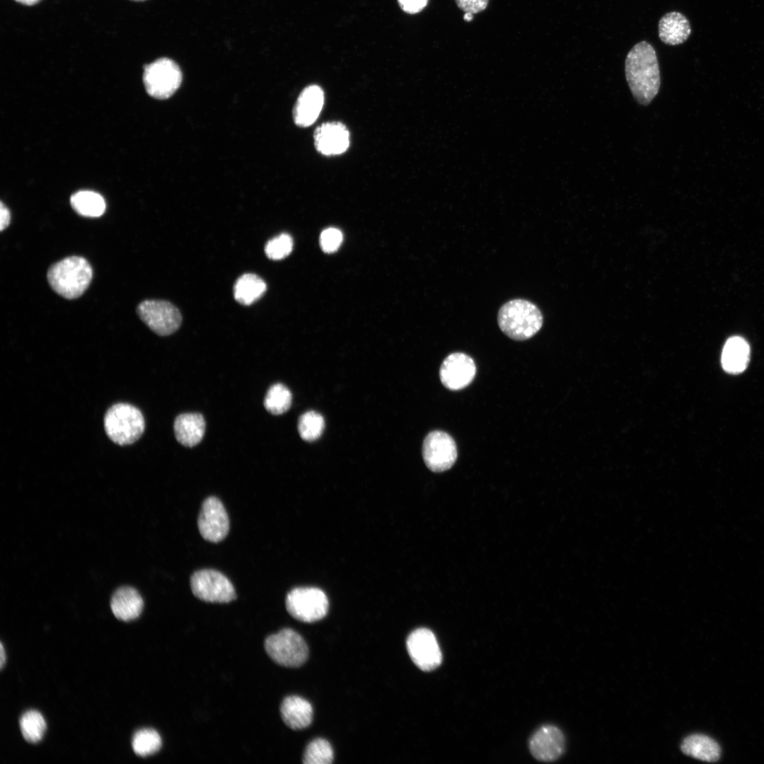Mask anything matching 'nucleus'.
<instances>
[{"instance_id":"1","label":"nucleus","mask_w":764,"mask_h":764,"mask_svg":"<svg viewBox=\"0 0 764 764\" xmlns=\"http://www.w3.org/2000/svg\"><path fill=\"white\" fill-rule=\"evenodd\" d=\"M625 72L636 101L649 105L659 92L661 76L654 47L647 41L635 44L627 54Z\"/></svg>"},{"instance_id":"2","label":"nucleus","mask_w":764,"mask_h":764,"mask_svg":"<svg viewBox=\"0 0 764 764\" xmlns=\"http://www.w3.org/2000/svg\"><path fill=\"white\" fill-rule=\"evenodd\" d=\"M93 270L86 259L70 256L52 265L47 274L50 287L59 296L74 299L81 296L90 285Z\"/></svg>"},{"instance_id":"3","label":"nucleus","mask_w":764,"mask_h":764,"mask_svg":"<svg viewBox=\"0 0 764 764\" xmlns=\"http://www.w3.org/2000/svg\"><path fill=\"white\" fill-rule=\"evenodd\" d=\"M501 330L515 340L532 337L543 325V315L533 303L525 299H513L499 308L497 315Z\"/></svg>"},{"instance_id":"4","label":"nucleus","mask_w":764,"mask_h":764,"mask_svg":"<svg viewBox=\"0 0 764 764\" xmlns=\"http://www.w3.org/2000/svg\"><path fill=\"white\" fill-rule=\"evenodd\" d=\"M104 428L114 443L125 446L137 441L142 435L145 422L141 412L128 403H116L104 417Z\"/></svg>"},{"instance_id":"5","label":"nucleus","mask_w":764,"mask_h":764,"mask_svg":"<svg viewBox=\"0 0 764 764\" xmlns=\"http://www.w3.org/2000/svg\"><path fill=\"white\" fill-rule=\"evenodd\" d=\"M264 646L273 661L286 667H299L308 656V648L303 638L289 628L267 637Z\"/></svg>"},{"instance_id":"6","label":"nucleus","mask_w":764,"mask_h":764,"mask_svg":"<svg viewBox=\"0 0 764 764\" xmlns=\"http://www.w3.org/2000/svg\"><path fill=\"white\" fill-rule=\"evenodd\" d=\"M181 81L182 72L179 66L169 58H159L144 67V87L148 94L156 99L170 97Z\"/></svg>"},{"instance_id":"7","label":"nucleus","mask_w":764,"mask_h":764,"mask_svg":"<svg viewBox=\"0 0 764 764\" xmlns=\"http://www.w3.org/2000/svg\"><path fill=\"white\" fill-rule=\"evenodd\" d=\"M286 608L294 618L304 623H313L323 618L328 610L325 594L316 587H297L286 597Z\"/></svg>"},{"instance_id":"8","label":"nucleus","mask_w":764,"mask_h":764,"mask_svg":"<svg viewBox=\"0 0 764 764\" xmlns=\"http://www.w3.org/2000/svg\"><path fill=\"white\" fill-rule=\"evenodd\" d=\"M193 594L199 599L210 603H228L236 598L234 587L229 579L214 569L195 572L190 579Z\"/></svg>"},{"instance_id":"9","label":"nucleus","mask_w":764,"mask_h":764,"mask_svg":"<svg viewBox=\"0 0 764 764\" xmlns=\"http://www.w3.org/2000/svg\"><path fill=\"white\" fill-rule=\"evenodd\" d=\"M137 313L153 332L161 336L173 334L182 322L179 310L166 301H143L137 306Z\"/></svg>"},{"instance_id":"10","label":"nucleus","mask_w":764,"mask_h":764,"mask_svg":"<svg viewBox=\"0 0 764 764\" xmlns=\"http://www.w3.org/2000/svg\"><path fill=\"white\" fill-rule=\"evenodd\" d=\"M406 647L413 663L423 671H431L442 662V654L434 634L424 627L412 631L407 638Z\"/></svg>"},{"instance_id":"11","label":"nucleus","mask_w":764,"mask_h":764,"mask_svg":"<svg viewBox=\"0 0 764 764\" xmlns=\"http://www.w3.org/2000/svg\"><path fill=\"white\" fill-rule=\"evenodd\" d=\"M422 457L432 471H445L451 468L456 461V444L448 434L441 431L431 432L424 440Z\"/></svg>"},{"instance_id":"12","label":"nucleus","mask_w":764,"mask_h":764,"mask_svg":"<svg viewBox=\"0 0 764 764\" xmlns=\"http://www.w3.org/2000/svg\"><path fill=\"white\" fill-rule=\"evenodd\" d=\"M202 538L212 543L222 540L229 531V519L222 502L215 497L207 498L197 521Z\"/></svg>"},{"instance_id":"13","label":"nucleus","mask_w":764,"mask_h":764,"mask_svg":"<svg viewBox=\"0 0 764 764\" xmlns=\"http://www.w3.org/2000/svg\"><path fill=\"white\" fill-rule=\"evenodd\" d=\"M529 750L538 761L553 762L565 753L566 740L562 730L552 724L540 727L531 737Z\"/></svg>"},{"instance_id":"14","label":"nucleus","mask_w":764,"mask_h":764,"mask_svg":"<svg viewBox=\"0 0 764 764\" xmlns=\"http://www.w3.org/2000/svg\"><path fill=\"white\" fill-rule=\"evenodd\" d=\"M476 367L473 359L462 352L449 354L444 360L439 371L443 385L449 390H461L473 380Z\"/></svg>"},{"instance_id":"15","label":"nucleus","mask_w":764,"mask_h":764,"mask_svg":"<svg viewBox=\"0 0 764 764\" xmlns=\"http://www.w3.org/2000/svg\"><path fill=\"white\" fill-rule=\"evenodd\" d=\"M313 138L316 149L326 156L342 154L349 145V131L338 122L322 124L316 128Z\"/></svg>"},{"instance_id":"16","label":"nucleus","mask_w":764,"mask_h":764,"mask_svg":"<svg viewBox=\"0 0 764 764\" xmlns=\"http://www.w3.org/2000/svg\"><path fill=\"white\" fill-rule=\"evenodd\" d=\"M324 103V93L317 85L305 88L297 98L294 108V120L302 127L312 125L318 118Z\"/></svg>"},{"instance_id":"17","label":"nucleus","mask_w":764,"mask_h":764,"mask_svg":"<svg viewBox=\"0 0 764 764\" xmlns=\"http://www.w3.org/2000/svg\"><path fill=\"white\" fill-rule=\"evenodd\" d=\"M659 37L668 45H678L685 42L691 33L689 20L681 13L671 11L665 13L658 23Z\"/></svg>"},{"instance_id":"18","label":"nucleus","mask_w":764,"mask_h":764,"mask_svg":"<svg viewBox=\"0 0 764 764\" xmlns=\"http://www.w3.org/2000/svg\"><path fill=\"white\" fill-rule=\"evenodd\" d=\"M144 601L139 593L130 586L117 589L110 601V608L115 616L122 621L137 618L143 610Z\"/></svg>"},{"instance_id":"19","label":"nucleus","mask_w":764,"mask_h":764,"mask_svg":"<svg viewBox=\"0 0 764 764\" xmlns=\"http://www.w3.org/2000/svg\"><path fill=\"white\" fill-rule=\"evenodd\" d=\"M280 714L284 724L293 730L308 727L313 719V708L305 699L291 695L284 699L280 706Z\"/></svg>"},{"instance_id":"20","label":"nucleus","mask_w":764,"mask_h":764,"mask_svg":"<svg viewBox=\"0 0 764 764\" xmlns=\"http://www.w3.org/2000/svg\"><path fill=\"white\" fill-rule=\"evenodd\" d=\"M173 428L177 441L184 446L192 447L204 435L205 421L199 413H184L175 418Z\"/></svg>"},{"instance_id":"21","label":"nucleus","mask_w":764,"mask_h":764,"mask_svg":"<svg viewBox=\"0 0 764 764\" xmlns=\"http://www.w3.org/2000/svg\"><path fill=\"white\" fill-rule=\"evenodd\" d=\"M749 357L750 347L748 342L741 337L734 336L729 338L724 346L722 365L727 372L739 374L746 369Z\"/></svg>"},{"instance_id":"22","label":"nucleus","mask_w":764,"mask_h":764,"mask_svg":"<svg viewBox=\"0 0 764 764\" xmlns=\"http://www.w3.org/2000/svg\"><path fill=\"white\" fill-rule=\"evenodd\" d=\"M681 751L686 756L705 762H716L720 758L719 744L708 736L693 734L686 736L681 744Z\"/></svg>"},{"instance_id":"23","label":"nucleus","mask_w":764,"mask_h":764,"mask_svg":"<svg viewBox=\"0 0 764 764\" xmlns=\"http://www.w3.org/2000/svg\"><path fill=\"white\" fill-rule=\"evenodd\" d=\"M266 289V283L261 277L255 274L246 273L235 282L233 295L237 302L248 306L258 300Z\"/></svg>"},{"instance_id":"24","label":"nucleus","mask_w":764,"mask_h":764,"mask_svg":"<svg viewBox=\"0 0 764 764\" xmlns=\"http://www.w3.org/2000/svg\"><path fill=\"white\" fill-rule=\"evenodd\" d=\"M70 203L77 214L86 217L100 216L106 207L103 197L91 190H81L73 194Z\"/></svg>"},{"instance_id":"25","label":"nucleus","mask_w":764,"mask_h":764,"mask_svg":"<svg viewBox=\"0 0 764 764\" xmlns=\"http://www.w3.org/2000/svg\"><path fill=\"white\" fill-rule=\"evenodd\" d=\"M19 726L24 739L32 743L40 741L46 731L45 719L36 710L25 712L20 718Z\"/></svg>"},{"instance_id":"26","label":"nucleus","mask_w":764,"mask_h":764,"mask_svg":"<svg viewBox=\"0 0 764 764\" xmlns=\"http://www.w3.org/2000/svg\"><path fill=\"white\" fill-rule=\"evenodd\" d=\"M292 395L289 388L282 383L272 385L267 390L264 406L272 415L286 412L291 405Z\"/></svg>"},{"instance_id":"27","label":"nucleus","mask_w":764,"mask_h":764,"mask_svg":"<svg viewBox=\"0 0 764 764\" xmlns=\"http://www.w3.org/2000/svg\"><path fill=\"white\" fill-rule=\"evenodd\" d=\"M134 752L139 756L146 757L158 752L162 746L159 734L151 729H144L137 731L132 741Z\"/></svg>"},{"instance_id":"28","label":"nucleus","mask_w":764,"mask_h":764,"mask_svg":"<svg viewBox=\"0 0 764 764\" xmlns=\"http://www.w3.org/2000/svg\"><path fill=\"white\" fill-rule=\"evenodd\" d=\"M325 427L323 416L315 411L303 413L298 422V431L302 439L313 441L322 434Z\"/></svg>"},{"instance_id":"29","label":"nucleus","mask_w":764,"mask_h":764,"mask_svg":"<svg viewBox=\"0 0 764 764\" xmlns=\"http://www.w3.org/2000/svg\"><path fill=\"white\" fill-rule=\"evenodd\" d=\"M333 751L330 743L323 739L312 741L306 747L303 756L304 764H330L333 761Z\"/></svg>"},{"instance_id":"30","label":"nucleus","mask_w":764,"mask_h":764,"mask_svg":"<svg viewBox=\"0 0 764 764\" xmlns=\"http://www.w3.org/2000/svg\"><path fill=\"white\" fill-rule=\"evenodd\" d=\"M292 249L293 239L291 236L281 233L267 243L265 252L270 259L278 260L288 256Z\"/></svg>"},{"instance_id":"31","label":"nucleus","mask_w":764,"mask_h":764,"mask_svg":"<svg viewBox=\"0 0 764 764\" xmlns=\"http://www.w3.org/2000/svg\"><path fill=\"white\" fill-rule=\"evenodd\" d=\"M343 236L342 232L335 228H328L322 231L320 236V244L322 250L327 253L335 252L342 244Z\"/></svg>"},{"instance_id":"32","label":"nucleus","mask_w":764,"mask_h":764,"mask_svg":"<svg viewBox=\"0 0 764 764\" xmlns=\"http://www.w3.org/2000/svg\"><path fill=\"white\" fill-rule=\"evenodd\" d=\"M455 1L462 11L474 14L485 10L489 0H455Z\"/></svg>"},{"instance_id":"33","label":"nucleus","mask_w":764,"mask_h":764,"mask_svg":"<svg viewBox=\"0 0 764 764\" xmlns=\"http://www.w3.org/2000/svg\"><path fill=\"white\" fill-rule=\"evenodd\" d=\"M428 0H398L403 11L408 13H416L422 10Z\"/></svg>"},{"instance_id":"34","label":"nucleus","mask_w":764,"mask_h":764,"mask_svg":"<svg viewBox=\"0 0 764 764\" xmlns=\"http://www.w3.org/2000/svg\"><path fill=\"white\" fill-rule=\"evenodd\" d=\"M11 222V213L8 208L2 202L0 203V230L6 229Z\"/></svg>"},{"instance_id":"35","label":"nucleus","mask_w":764,"mask_h":764,"mask_svg":"<svg viewBox=\"0 0 764 764\" xmlns=\"http://www.w3.org/2000/svg\"><path fill=\"white\" fill-rule=\"evenodd\" d=\"M0 656H1L0 667H1V668H3L5 662H6V653H5V651H4V647H3L2 644H1Z\"/></svg>"},{"instance_id":"36","label":"nucleus","mask_w":764,"mask_h":764,"mask_svg":"<svg viewBox=\"0 0 764 764\" xmlns=\"http://www.w3.org/2000/svg\"><path fill=\"white\" fill-rule=\"evenodd\" d=\"M14 1H16V2H18L19 4H23V5L32 6V5L37 4L40 0H14Z\"/></svg>"},{"instance_id":"37","label":"nucleus","mask_w":764,"mask_h":764,"mask_svg":"<svg viewBox=\"0 0 764 764\" xmlns=\"http://www.w3.org/2000/svg\"><path fill=\"white\" fill-rule=\"evenodd\" d=\"M473 13H465L464 16H463V18L466 21H470L473 19Z\"/></svg>"},{"instance_id":"38","label":"nucleus","mask_w":764,"mask_h":764,"mask_svg":"<svg viewBox=\"0 0 764 764\" xmlns=\"http://www.w3.org/2000/svg\"><path fill=\"white\" fill-rule=\"evenodd\" d=\"M132 1H144L145 0H132Z\"/></svg>"}]
</instances>
